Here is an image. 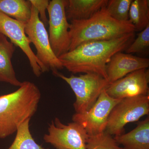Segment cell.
Here are the masks:
<instances>
[{
	"label": "cell",
	"instance_id": "cell-5",
	"mask_svg": "<svg viewBox=\"0 0 149 149\" xmlns=\"http://www.w3.org/2000/svg\"><path fill=\"white\" fill-rule=\"evenodd\" d=\"M149 95H139L122 99L112 110L105 132L111 136L124 133L125 126L149 116Z\"/></svg>",
	"mask_w": 149,
	"mask_h": 149
},
{
	"label": "cell",
	"instance_id": "cell-17",
	"mask_svg": "<svg viewBox=\"0 0 149 149\" xmlns=\"http://www.w3.org/2000/svg\"><path fill=\"white\" fill-rule=\"evenodd\" d=\"M129 20L135 32L143 31L149 24V0H134L130 6Z\"/></svg>",
	"mask_w": 149,
	"mask_h": 149
},
{
	"label": "cell",
	"instance_id": "cell-14",
	"mask_svg": "<svg viewBox=\"0 0 149 149\" xmlns=\"http://www.w3.org/2000/svg\"><path fill=\"white\" fill-rule=\"evenodd\" d=\"M137 126L127 133L114 136L121 149H149V117L137 123Z\"/></svg>",
	"mask_w": 149,
	"mask_h": 149
},
{
	"label": "cell",
	"instance_id": "cell-19",
	"mask_svg": "<svg viewBox=\"0 0 149 149\" xmlns=\"http://www.w3.org/2000/svg\"><path fill=\"white\" fill-rule=\"evenodd\" d=\"M133 0H110L106 6L110 16L117 21L126 22L129 20V13Z\"/></svg>",
	"mask_w": 149,
	"mask_h": 149
},
{
	"label": "cell",
	"instance_id": "cell-16",
	"mask_svg": "<svg viewBox=\"0 0 149 149\" xmlns=\"http://www.w3.org/2000/svg\"><path fill=\"white\" fill-rule=\"evenodd\" d=\"M0 12L26 24L31 17L32 4L29 0H0Z\"/></svg>",
	"mask_w": 149,
	"mask_h": 149
},
{
	"label": "cell",
	"instance_id": "cell-4",
	"mask_svg": "<svg viewBox=\"0 0 149 149\" xmlns=\"http://www.w3.org/2000/svg\"><path fill=\"white\" fill-rule=\"evenodd\" d=\"M56 76L66 82L74 92L76 100L73 107L76 113H84L91 109L102 91L110 84L108 80L95 73L78 76L72 74L68 77L58 72Z\"/></svg>",
	"mask_w": 149,
	"mask_h": 149
},
{
	"label": "cell",
	"instance_id": "cell-3",
	"mask_svg": "<svg viewBox=\"0 0 149 149\" xmlns=\"http://www.w3.org/2000/svg\"><path fill=\"white\" fill-rule=\"evenodd\" d=\"M70 23L69 51L83 43L111 40L135 32V27L129 20L121 22L116 20L110 16L106 6L101 9L91 18L73 20Z\"/></svg>",
	"mask_w": 149,
	"mask_h": 149
},
{
	"label": "cell",
	"instance_id": "cell-6",
	"mask_svg": "<svg viewBox=\"0 0 149 149\" xmlns=\"http://www.w3.org/2000/svg\"><path fill=\"white\" fill-rule=\"evenodd\" d=\"M25 32L30 42L35 46L37 59L47 72L51 70L56 76L58 70L63 69V67L52 49L49 34L45 26L40 19L38 11L32 5L31 17L25 24Z\"/></svg>",
	"mask_w": 149,
	"mask_h": 149
},
{
	"label": "cell",
	"instance_id": "cell-18",
	"mask_svg": "<svg viewBox=\"0 0 149 149\" xmlns=\"http://www.w3.org/2000/svg\"><path fill=\"white\" fill-rule=\"evenodd\" d=\"M30 120L27 119L19 125L15 139L8 149H49L43 148L34 140L29 130Z\"/></svg>",
	"mask_w": 149,
	"mask_h": 149
},
{
	"label": "cell",
	"instance_id": "cell-7",
	"mask_svg": "<svg viewBox=\"0 0 149 149\" xmlns=\"http://www.w3.org/2000/svg\"><path fill=\"white\" fill-rule=\"evenodd\" d=\"M65 6L66 0H52L47 10L49 39L52 49L58 58L68 52L70 45V23L67 19Z\"/></svg>",
	"mask_w": 149,
	"mask_h": 149
},
{
	"label": "cell",
	"instance_id": "cell-13",
	"mask_svg": "<svg viewBox=\"0 0 149 149\" xmlns=\"http://www.w3.org/2000/svg\"><path fill=\"white\" fill-rule=\"evenodd\" d=\"M15 47L0 32V82L19 87L22 82L17 78L12 63Z\"/></svg>",
	"mask_w": 149,
	"mask_h": 149
},
{
	"label": "cell",
	"instance_id": "cell-12",
	"mask_svg": "<svg viewBox=\"0 0 149 149\" xmlns=\"http://www.w3.org/2000/svg\"><path fill=\"white\" fill-rule=\"evenodd\" d=\"M149 66V59L119 52L111 57L107 64V74L110 83L125 77L131 72Z\"/></svg>",
	"mask_w": 149,
	"mask_h": 149
},
{
	"label": "cell",
	"instance_id": "cell-9",
	"mask_svg": "<svg viewBox=\"0 0 149 149\" xmlns=\"http://www.w3.org/2000/svg\"><path fill=\"white\" fill-rule=\"evenodd\" d=\"M121 100L111 97L108 95L105 89L89 110L84 113L73 114L72 122L81 125L89 136L103 133L106 129L111 112Z\"/></svg>",
	"mask_w": 149,
	"mask_h": 149
},
{
	"label": "cell",
	"instance_id": "cell-21",
	"mask_svg": "<svg viewBox=\"0 0 149 149\" xmlns=\"http://www.w3.org/2000/svg\"><path fill=\"white\" fill-rule=\"evenodd\" d=\"M149 47V24L139 32L138 37L125 50L126 53L143 52Z\"/></svg>",
	"mask_w": 149,
	"mask_h": 149
},
{
	"label": "cell",
	"instance_id": "cell-8",
	"mask_svg": "<svg viewBox=\"0 0 149 149\" xmlns=\"http://www.w3.org/2000/svg\"><path fill=\"white\" fill-rule=\"evenodd\" d=\"M89 135L81 125L72 122L65 124L56 118L49 124L43 139L56 149H87Z\"/></svg>",
	"mask_w": 149,
	"mask_h": 149
},
{
	"label": "cell",
	"instance_id": "cell-10",
	"mask_svg": "<svg viewBox=\"0 0 149 149\" xmlns=\"http://www.w3.org/2000/svg\"><path fill=\"white\" fill-rule=\"evenodd\" d=\"M25 24L0 12V32L21 49L29 60L33 73L39 77L47 70L31 47V42L25 33Z\"/></svg>",
	"mask_w": 149,
	"mask_h": 149
},
{
	"label": "cell",
	"instance_id": "cell-1",
	"mask_svg": "<svg viewBox=\"0 0 149 149\" xmlns=\"http://www.w3.org/2000/svg\"><path fill=\"white\" fill-rule=\"evenodd\" d=\"M135 32L111 40L83 43L58 58L63 68L73 74L95 73L108 80L107 64L113 55L130 46L134 41Z\"/></svg>",
	"mask_w": 149,
	"mask_h": 149
},
{
	"label": "cell",
	"instance_id": "cell-22",
	"mask_svg": "<svg viewBox=\"0 0 149 149\" xmlns=\"http://www.w3.org/2000/svg\"><path fill=\"white\" fill-rule=\"evenodd\" d=\"M32 5L37 9L39 13V17L45 26L48 24V19L46 15V10H47L49 1L48 0H29Z\"/></svg>",
	"mask_w": 149,
	"mask_h": 149
},
{
	"label": "cell",
	"instance_id": "cell-15",
	"mask_svg": "<svg viewBox=\"0 0 149 149\" xmlns=\"http://www.w3.org/2000/svg\"><path fill=\"white\" fill-rule=\"evenodd\" d=\"M108 0H66L65 10L68 21L85 20L106 6Z\"/></svg>",
	"mask_w": 149,
	"mask_h": 149
},
{
	"label": "cell",
	"instance_id": "cell-2",
	"mask_svg": "<svg viewBox=\"0 0 149 149\" xmlns=\"http://www.w3.org/2000/svg\"><path fill=\"white\" fill-rule=\"evenodd\" d=\"M41 93L37 85L25 81L16 91L0 95V139L16 133L22 123L37 112Z\"/></svg>",
	"mask_w": 149,
	"mask_h": 149
},
{
	"label": "cell",
	"instance_id": "cell-11",
	"mask_svg": "<svg viewBox=\"0 0 149 149\" xmlns=\"http://www.w3.org/2000/svg\"><path fill=\"white\" fill-rule=\"evenodd\" d=\"M149 83V69L139 70L110 83L106 91L109 95L116 99L148 95Z\"/></svg>",
	"mask_w": 149,
	"mask_h": 149
},
{
	"label": "cell",
	"instance_id": "cell-20",
	"mask_svg": "<svg viewBox=\"0 0 149 149\" xmlns=\"http://www.w3.org/2000/svg\"><path fill=\"white\" fill-rule=\"evenodd\" d=\"M87 149H121L114 137L105 132L89 136L86 141Z\"/></svg>",
	"mask_w": 149,
	"mask_h": 149
}]
</instances>
